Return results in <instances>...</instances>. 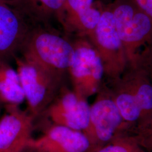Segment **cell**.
Instances as JSON below:
<instances>
[{"mask_svg": "<svg viewBox=\"0 0 152 152\" xmlns=\"http://www.w3.org/2000/svg\"><path fill=\"white\" fill-rule=\"evenodd\" d=\"M48 25L32 24L19 54L66 75L74 58L72 40Z\"/></svg>", "mask_w": 152, "mask_h": 152, "instance_id": "1", "label": "cell"}, {"mask_svg": "<svg viewBox=\"0 0 152 152\" xmlns=\"http://www.w3.org/2000/svg\"><path fill=\"white\" fill-rule=\"evenodd\" d=\"M14 60L28 112L33 117L41 115L64 86L65 75L50 70L23 55H16Z\"/></svg>", "mask_w": 152, "mask_h": 152, "instance_id": "2", "label": "cell"}, {"mask_svg": "<svg viewBox=\"0 0 152 152\" xmlns=\"http://www.w3.org/2000/svg\"><path fill=\"white\" fill-rule=\"evenodd\" d=\"M110 6L128 64L134 63L152 43V19L132 0H114Z\"/></svg>", "mask_w": 152, "mask_h": 152, "instance_id": "3", "label": "cell"}, {"mask_svg": "<svg viewBox=\"0 0 152 152\" xmlns=\"http://www.w3.org/2000/svg\"><path fill=\"white\" fill-rule=\"evenodd\" d=\"M84 133L90 140L94 149L117 137L132 134L104 81L90 105L89 125Z\"/></svg>", "mask_w": 152, "mask_h": 152, "instance_id": "4", "label": "cell"}, {"mask_svg": "<svg viewBox=\"0 0 152 152\" xmlns=\"http://www.w3.org/2000/svg\"><path fill=\"white\" fill-rule=\"evenodd\" d=\"M103 66L104 80L121 76L128 65L125 48L116 30L110 4L104 5L98 25L87 37Z\"/></svg>", "mask_w": 152, "mask_h": 152, "instance_id": "5", "label": "cell"}, {"mask_svg": "<svg viewBox=\"0 0 152 152\" xmlns=\"http://www.w3.org/2000/svg\"><path fill=\"white\" fill-rule=\"evenodd\" d=\"M72 40L75 55L68 73L72 89L88 99L96 94L103 83V66L97 51L87 37L75 36Z\"/></svg>", "mask_w": 152, "mask_h": 152, "instance_id": "6", "label": "cell"}, {"mask_svg": "<svg viewBox=\"0 0 152 152\" xmlns=\"http://www.w3.org/2000/svg\"><path fill=\"white\" fill-rule=\"evenodd\" d=\"M44 114L54 125L85 132L89 125L90 105L87 99L64 85Z\"/></svg>", "mask_w": 152, "mask_h": 152, "instance_id": "7", "label": "cell"}, {"mask_svg": "<svg viewBox=\"0 0 152 152\" xmlns=\"http://www.w3.org/2000/svg\"><path fill=\"white\" fill-rule=\"evenodd\" d=\"M0 117V152H20L30 144L33 117L17 105L4 107Z\"/></svg>", "mask_w": 152, "mask_h": 152, "instance_id": "8", "label": "cell"}, {"mask_svg": "<svg viewBox=\"0 0 152 152\" xmlns=\"http://www.w3.org/2000/svg\"><path fill=\"white\" fill-rule=\"evenodd\" d=\"M25 16L16 7L0 3V60L9 63L19 54L30 28Z\"/></svg>", "mask_w": 152, "mask_h": 152, "instance_id": "9", "label": "cell"}, {"mask_svg": "<svg viewBox=\"0 0 152 152\" xmlns=\"http://www.w3.org/2000/svg\"><path fill=\"white\" fill-rule=\"evenodd\" d=\"M104 5L96 0H66L62 27L75 36H88L98 25Z\"/></svg>", "mask_w": 152, "mask_h": 152, "instance_id": "10", "label": "cell"}, {"mask_svg": "<svg viewBox=\"0 0 152 152\" xmlns=\"http://www.w3.org/2000/svg\"><path fill=\"white\" fill-rule=\"evenodd\" d=\"M31 144L48 152H91L94 149L88 136L82 131L54 125L44 136Z\"/></svg>", "mask_w": 152, "mask_h": 152, "instance_id": "11", "label": "cell"}, {"mask_svg": "<svg viewBox=\"0 0 152 152\" xmlns=\"http://www.w3.org/2000/svg\"><path fill=\"white\" fill-rule=\"evenodd\" d=\"M122 75L137 98L142 113V122L152 115V81L147 72L138 63L128 64Z\"/></svg>", "mask_w": 152, "mask_h": 152, "instance_id": "12", "label": "cell"}, {"mask_svg": "<svg viewBox=\"0 0 152 152\" xmlns=\"http://www.w3.org/2000/svg\"><path fill=\"white\" fill-rule=\"evenodd\" d=\"M25 100L16 69L9 62L0 60V106L20 105Z\"/></svg>", "mask_w": 152, "mask_h": 152, "instance_id": "13", "label": "cell"}, {"mask_svg": "<svg viewBox=\"0 0 152 152\" xmlns=\"http://www.w3.org/2000/svg\"><path fill=\"white\" fill-rule=\"evenodd\" d=\"M66 0H23L26 6V14L37 23L48 24L49 20L55 18L62 25Z\"/></svg>", "mask_w": 152, "mask_h": 152, "instance_id": "14", "label": "cell"}, {"mask_svg": "<svg viewBox=\"0 0 152 152\" xmlns=\"http://www.w3.org/2000/svg\"><path fill=\"white\" fill-rule=\"evenodd\" d=\"M142 149L132 134H126L115 138L91 152H141Z\"/></svg>", "mask_w": 152, "mask_h": 152, "instance_id": "15", "label": "cell"}, {"mask_svg": "<svg viewBox=\"0 0 152 152\" xmlns=\"http://www.w3.org/2000/svg\"><path fill=\"white\" fill-rule=\"evenodd\" d=\"M132 135L142 149L152 152V115L136 126Z\"/></svg>", "mask_w": 152, "mask_h": 152, "instance_id": "16", "label": "cell"}, {"mask_svg": "<svg viewBox=\"0 0 152 152\" xmlns=\"http://www.w3.org/2000/svg\"><path fill=\"white\" fill-rule=\"evenodd\" d=\"M138 63L147 72L152 82V43L145 49L140 55L136 63Z\"/></svg>", "mask_w": 152, "mask_h": 152, "instance_id": "17", "label": "cell"}, {"mask_svg": "<svg viewBox=\"0 0 152 152\" xmlns=\"http://www.w3.org/2000/svg\"><path fill=\"white\" fill-rule=\"evenodd\" d=\"M142 11L152 19V0H132Z\"/></svg>", "mask_w": 152, "mask_h": 152, "instance_id": "18", "label": "cell"}, {"mask_svg": "<svg viewBox=\"0 0 152 152\" xmlns=\"http://www.w3.org/2000/svg\"><path fill=\"white\" fill-rule=\"evenodd\" d=\"M0 3L5 4L21 10L23 4V0H0Z\"/></svg>", "mask_w": 152, "mask_h": 152, "instance_id": "19", "label": "cell"}, {"mask_svg": "<svg viewBox=\"0 0 152 152\" xmlns=\"http://www.w3.org/2000/svg\"><path fill=\"white\" fill-rule=\"evenodd\" d=\"M20 152H48L44 149L39 148V147L32 144H30L27 147H25Z\"/></svg>", "mask_w": 152, "mask_h": 152, "instance_id": "20", "label": "cell"}, {"mask_svg": "<svg viewBox=\"0 0 152 152\" xmlns=\"http://www.w3.org/2000/svg\"><path fill=\"white\" fill-rule=\"evenodd\" d=\"M2 107L0 106V113H1V110H2Z\"/></svg>", "mask_w": 152, "mask_h": 152, "instance_id": "21", "label": "cell"}, {"mask_svg": "<svg viewBox=\"0 0 152 152\" xmlns=\"http://www.w3.org/2000/svg\"><path fill=\"white\" fill-rule=\"evenodd\" d=\"M146 152V151H144V150H143V151H142V152Z\"/></svg>", "mask_w": 152, "mask_h": 152, "instance_id": "22", "label": "cell"}]
</instances>
